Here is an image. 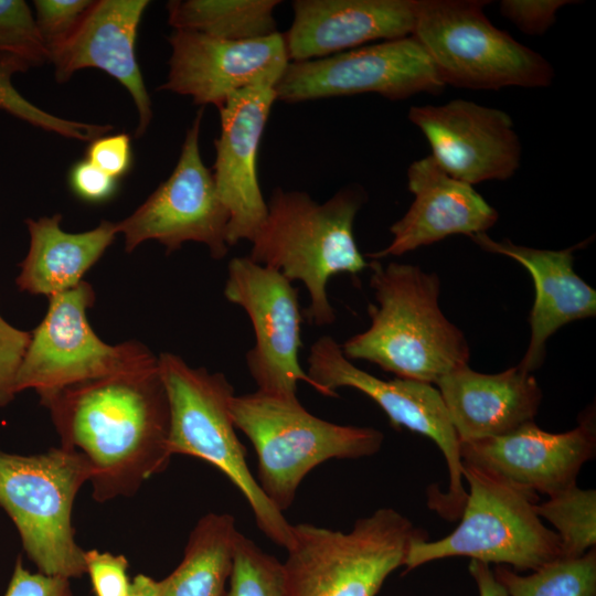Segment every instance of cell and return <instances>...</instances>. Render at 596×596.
<instances>
[{
  "mask_svg": "<svg viewBox=\"0 0 596 596\" xmlns=\"http://www.w3.org/2000/svg\"><path fill=\"white\" fill-rule=\"evenodd\" d=\"M40 403L49 409L61 447L87 461L97 502L134 496L170 462V408L159 361L66 386Z\"/></svg>",
  "mask_w": 596,
  "mask_h": 596,
  "instance_id": "cell-1",
  "label": "cell"
},
{
  "mask_svg": "<svg viewBox=\"0 0 596 596\" xmlns=\"http://www.w3.org/2000/svg\"><path fill=\"white\" fill-rule=\"evenodd\" d=\"M368 267L376 305L368 306L370 327L340 344L345 358L433 385L468 364V341L439 308L440 281L435 273L377 259Z\"/></svg>",
  "mask_w": 596,
  "mask_h": 596,
  "instance_id": "cell-2",
  "label": "cell"
},
{
  "mask_svg": "<svg viewBox=\"0 0 596 596\" xmlns=\"http://www.w3.org/2000/svg\"><path fill=\"white\" fill-rule=\"evenodd\" d=\"M366 201L364 190L349 185L324 203L307 192L275 188L267 202V216L252 240L249 258L299 280L310 302L304 316L310 324L336 321L327 285L338 274L356 275L369 263L358 248L353 225Z\"/></svg>",
  "mask_w": 596,
  "mask_h": 596,
  "instance_id": "cell-3",
  "label": "cell"
},
{
  "mask_svg": "<svg viewBox=\"0 0 596 596\" xmlns=\"http://www.w3.org/2000/svg\"><path fill=\"white\" fill-rule=\"evenodd\" d=\"M231 415L252 443L258 460L257 482L284 513L302 479L330 459H358L376 454L383 434L372 427L340 425L308 412L298 397L255 391L234 395Z\"/></svg>",
  "mask_w": 596,
  "mask_h": 596,
  "instance_id": "cell-4",
  "label": "cell"
},
{
  "mask_svg": "<svg viewBox=\"0 0 596 596\" xmlns=\"http://www.w3.org/2000/svg\"><path fill=\"white\" fill-rule=\"evenodd\" d=\"M158 361L169 400L171 455L192 456L222 471L249 504L258 529L287 550L292 524L268 500L248 468L231 415L235 391L228 379L221 372L190 366L171 352L160 353Z\"/></svg>",
  "mask_w": 596,
  "mask_h": 596,
  "instance_id": "cell-5",
  "label": "cell"
},
{
  "mask_svg": "<svg viewBox=\"0 0 596 596\" xmlns=\"http://www.w3.org/2000/svg\"><path fill=\"white\" fill-rule=\"evenodd\" d=\"M291 533L281 563L284 596H375L424 536L391 508L358 519L350 532L299 523Z\"/></svg>",
  "mask_w": 596,
  "mask_h": 596,
  "instance_id": "cell-6",
  "label": "cell"
},
{
  "mask_svg": "<svg viewBox=\"0 0 596 596\" xmlns=\"http://www.w3.org/2000/svg\"><path fill=\"white\" fill-rule=\"evenodd\" d=\"M462 479L469 491L459 525L437 541L416 539L403 565L407 571L454 556L534 571L563 557L558 535L535 511L534 492L467 461H462Z\"/></svg>",
  "mask_w": 596,
  "mask_h": 596,
  "instance_id": "cell-7",
  "label": "cell"
},
{
  "mask_svg": "<svg viewBox=\"0 0 596 596\" xmlns=\"http://www.w3.org/2000/svg\"><path fill=\"white\" fill-rule=\"evenodd\" d=\"M89 478L84 457L61 446L36 455L0 448V507L40 573L68 579L86 573L85 550L75 541L72 511Z\"/></svg>",
  "mask_w": 596,
  "mask_h": 596,
  "instance_id": "cell-8",
  "label": "cell"
},
{
  "mask_svg": "<svg viewBox=\"0 0 596 596\" xmlns=\"http://www.w3.org/2000/svg\"><path fill=\"white\" fill-rule=\"evenodd\" d=\"M485 0H418L412 35L447 85L501 89L551 85L554 68L534 50L494 26Z\"/></svg>",
  "mask_w": 596,
  "mask_h": 596,
  "instance_id": "cell-9",
  "label": "cell"
},
{
  "mask_svg": "<svg viewBox=\"0 0 596 596\" xmlns=\"http://www.w3.org/2000/svg\"><path fill=\"white\" fill-rule=\"evenodd\" d=\"M47 299L46 313L31 331L17 374V394L34 390L41 400L70 385L158 363V356L139 341L108 344L99 339L87 319L95 302L89 283L83 280Z\"/></svg>",
  "mask_w": 596,
  "mask_h": 596,
  "instance_id": "cell-10",
  "label": "cell"
},
{
  "mask_svg": "<svg viewBox=\"0 0 596 596\" xmlns=\"http://www.w3.org/2000/svg\"><path fill=\"white\" fill-rule=\"evenodd\" d=\"M307 361V374L320 394L337 397V389H355L372 398L394 427H405L435 441L448 466L449 489L443 494H429V505L446 519L461 514L467 491L460 441L437 387L415 380L379 379L355 366L330 336L312 343Z\"/></svg>",
  "mask_w": 596,
  "mask_h": 596,
  "instance_id": "cell-11",
  "label": "cell"
},
{
  "mask_svg": "<svg viewBox=\"0 0 596 596\" xmlns=\"http://www.w3.org/2000/svg\"><path fill=\"white\" fill-rule=\"evenodd\" d=\"M203 110L201 107L187 130L169 178L129 216L116 223L127 253L150 240L163 245L167 254L187 242L204 244L214 259H222L228 253L230 213L200 152Z\"/></svg>",
  "mask_w": 596,
  "mask_h": 596,
  "instance_id": "cell-12",
  "label": "cell"
},
{
  "mask_svg": "<svg viewBox=\"0 0 596 596\" xmlns=\"http://www.w3.org/2000/svg\"><path fill=\"white\" fill-rule=\"evenodd\" d=\"M445 87L428 53L409 35L289 62L274 88L276 100L295 104L365 93L402 100L421 93L439 94Z\"/></svg>",
  "mask_w": 596,
  "mask_h": 596,
  "instance_id": "cell-13",
  "label": "cell"
},
{
  "mask_svg": "<svg viewBox=\"0 0 596 596\" xmlns=\"http://www.w3.org/2000/svg\"><path fill=\"white\" fill-rule=\"evenodd\" d=\"M224 297L243 308L252 322L255 344L245 361L257 391L297 397L302 381L318 392L299 363L302 313L292 283L248 256L234 257L227 265Z\"/></svg>",
  "mask_w": 596,
  "mask_h": 596,
  "instance_id": "cell-14",
  "label": "cell"
},
{
  "mask_svg": "<svg viewBox=\"0 0 596 596\" xmlns=\"http://www.w3.org/2000/svg\"><path fill=\"white\" fill-rule=\"evenodd\" d=\"M167 81L159 91L190 96L217 109L233 94L257 85L274 86L289 61L284 33L226 41L189 30H173Z\"/></svg>",
  "mask_w": 596,
  "mask_h": 596,
  "instance_id": "cell-15",
  "label": "cell"
},
{
  "mask_svg": "<svg viewBox=\"0 0 596 596\" xmlns=\"http://www.w3.org/2000/svg\"><path fill=\"white\" fill-rule=\"evenodd\" d=\"M408 119L427 139L432 157L450 177L470 185L510 179L522 146L512 118L471 100L412 106Z\"/></svg>",
  "mask_w": 596,
  "mask_h": 596,
  "instance_id": "cell-16",
  "label": "cell"
},
{
  "mask_svg": "<svg viewBox=\"0 0 596 596\" xmlns=\"http://www.w3.org/2000/svg\"><path fill=\"white\" fill-rule=\"evenodd\" d=\"M276 102L274 86L242 89L219 108L221 131L214 140L213 178L217 193L230 213L228 246L252 242L267 216L257 175L259 142Z\"/></svg>",
  "mask_w": 596,
  "mask_h": 596,
  "instance_id": "cell-17",
  "label": "cell"
},
{
  "mask_svg": "<svg viewBox=\"0 0 596 596\" xmlns=\"http://www.w3.org/2000/svg\"><path fill=\"white\" fill-rule=\"evenodd\" d=\"M595 446V419L589 412L565 433L543 430L530 421L501 436L460 443V456L519 488L551 497L576 485Z\"/></svg>",
  "mask_w": 596,
  "mask_h": 596,
  "instance_id": "cell-18",
  "label": "cell"
},
{
  "mask_svg": "<svg viewBox=\"0 0 596 596\" xmlns=\"http://www.w3.org/2000/svg\"><path fill=\"white\" fill-rule=\"evenodd\" d=\"M148 0H98L75 32L49 53L58 84L83 68H99L130 94L138 114L136 137L152 119L151 99L136 56L138 28Z\"/></svg>",
  "mask_w": 596,
  "mask_h": 596,
  "instance_id": "cell-19",
  "label": "cell"
},
{
  "mask_svg": "<svg viewBox=\"0 0 596 596\" xmlns=\"http://www.w3.org/2000/svg\"><path fill=\"white\" fill-rule=\"evenodd\" d=\"M292 9L286 47L302 62L412 35L418 0H295Z\"/></svg>",
  "mask_w": 596,
  "mask_h": 596,
  "instance_id": "cell-20",
  "label": "cell"
},
{
  "mask_svg": "<svg viewBox=\"0 0 596 596\" xmlns=\"http://www.w3.org/2000/svg\"><path fill=\"white\" fill-rule=\"evenodd\" d=\"M407 187L414 200L390 227L391 243L366 257L401 256L451 235L485 233L498 221L496 209L472 185L447 174L430 155L411 163Z\"/></svg>",
  "mask_w": 596,
  "mask_h": 596,
  "instance_id": "cell-21",
  "label": "cell"
},
{
  "mask_svg": "<svg viewBox=\"0 0 596 596\" xmlns=\"http://www.w3.org/2000/svg\"><path fill=\"white\" fill-rule=\"evenodd\" d=\"M483 251L508 256L532 276L535 298L529 316L530 341L518 364L523 371L538 370L546 354V342L561 327L596 315V290L574 269V254L584 243L551 251L493 241L486 233L469 236Z\"/></svg>",
  "mask_w": 596,
  "mask_h": 596,
  "instance_id": "cell-22",
  "label": "cell"
},
{
  "mask_svg": "<svg viewBox=\"0 0 596 596\" xmlns=\"http://www.w3.org/2000/svg\"><path fill=\"white\" fill-rule=\"evenodd\" d=\"M460 443L508 434L533 421L542 400L532 373L513 366L480 373L457 368L436 384Z\"/></svg>",
  "mask_w": 596,
  "mask_h": 596,
  "instance_id": "cell-23",
  "label": "cell"
},
{
  "mask_svg": "<svg viewBox=\"0 0 596 596\" xmlns=\"http://www.w3.org/2000/svg\"><path fill=\"white\" fill-rule=\"evenodd\" d=\"M61 221V214L24 221L30 242L15 278L20 291L49 298L76 287L118 234L107 220L81 233L63 231Z\"/></svg>",
  "mask_w": 596,
  "mask_h": 596,
  "instance_id": "cell-24",
  "label": "cell"
},
{
  "mask_svg": "<svg viewBox=\"0 0 596 596\" xmlns=\"http://www.w3.org/2000/svg\"><path fill=\"white\" fill-rule=\"evenodd\" d=\"M238 534L233 515H203L189 535L179 565L157 581V596H225Z\"/></svg>",
  "mask_w": 596,
  "mask_h": 596,
  "instance_id": "cell-25",
  "label": "cell"
},
{
  "mask_svg": "<svg viewBox=\"0 0 596 596\" xmlns=\"http://www.w3.org/2000/svg\"><path fill=\"white\" fill-rule=\"evenodd\" d=\"M279 0H172L168 22L174 30H189L226 40L246 41L277 31L274 10Z\"/></svg>",
  "mask_w": 596,
  "mask_h": 596,
  "instance_id": "cell-26",
  "label": "cell"
},
{
  "mask_svg": "<svg viewBox=\"0 0 596 596\" xmlns=\"http://www.w3.org/2000/svg\"><path fill=\"white\" fill-rule=\"evenodd\" d=\"M509 596H596V552L578 557H561L529 575L502 565L493 572Z\"/></svg>",
  "mask_w": 596,
  "mask_h": 596,
  "instance_id": "cell-27",
  "label": "cell"
},
{
  "mask_svg": "<svg viewBox=\"0 0 596 596\" xmlns=\"http://www.w3.org/2000/svg\"><path fill=\"white\" fill-rule=\"evenodd\" d=\"M535 511L557 532L563 557L584 555L596 543V492L576 485L535 504Z\"/></svg>",
  "mask_w": 596,
  "mask_h": 596,
  "instance_id": "cell-28",
  "label": "cell"
},
{
  "mask_svg": "<svg viewBox=\"0 0 596 596\" xmlns=\"http://www.w3.org/2000/svg\"><path fill=\"white\" fill-rule=\"evenodd\" d=\"M29 68L26 64L17 60L0 63V110L38 128L81 141H92L113 129L110 125L64 119L39 108L12 83L14 74L26 72Z\"/></svg>",
  "mask_w": 596,
  "mask_h": 596,
  "instance_id": "cell-29",
  "label": "cell"
},
{
  "mask_svg": "<svg viewBox=\"0 0 596 596\" xmlns=\"http://www.w3.org/2000/svg\"><path fill=\"white\" fill-rule=\"evenodd\" d=\"M225 596H284L281 563L241 532Z\"/></svg>",
  "mask_w": 596,
  "mask_h": 596,
  "instance_id": "cell-30",
  "label": "cell"
},
{
  "mask_svg": "<svg viewBox=\"0 0 596 596\" xmlns=\"http://www.w3.org/2000/svg\"><path fill=\"white\" fill-rule=\"evenodd\" d=\"M9 60L30 68L49 62L34 13L24 0H0V63Z\"/></svg>",
  "mask_w": 596,
  "mask_h": 596,
  "instance_id": "cell-31",
  "label": "cell"
},
{
  "mask_svg": "<svg viewBox=\"0 0 596 596\" xmlns=\"http://www.w3.org/2000/svg\"><path fill=\"white\" fill-rule=\"evenodd\" d=\"M92 0H35L34 18L50 53L78 28L93 6Z\"/></svg>",
  "mask_w": 596,
  "mask_h": 596,
  "instance_id": "cell-32",
  "label": "cell"
},
{
  "mask_svg": "<svg viewBox=\"0 0 596 596\" xmlns=\"http://www.w3.org/2000/svg\"><path fill=\"white\" fill-rule=\"evenodd\" d=\"M84 562L95 596L129 595V563L123 554L88 550L84 552Z\"/></svg>",
  "mask_w": 596,
  "mask_h": 596,
  "instance_id": "cell-33",
  "label": "cell"
},
{
  "mask_svg": "<svg viewBox=\"0 0 596 596\" xmlns=\"http://www.w3.org/2000/svg\"><path fill=\"white\" fill-rule=\"evenodd\" d=\"M31 339V331L21 330L0 315V407L15 397V379Z\"/></svg>",
  "mask_w": 596,
  "mask_h": 596,
  "instance_id": "cell-34",
  "label": "cell"
},
{
  "mask_svg": "<svg viewBox=\"0 0 596 596\" xmlns=\"http://www.w3.org/2000/svg\"><path fill=\"white\" fill-rule=\"evenodd\" d=\"M573 0H503L500 13L529 35L545 33L556 20L557 11Z\"/></svg>",
  "mask_w": 596,
  "mask_h": 596,
  "instance_id": "cell-35",
  "label": "cell"
},
{
  "mask_svg": "<svg viewBox=\"0 0 596 596\" xmlns=\"http://www.w3.org/2000/svg\"><path fill=\"white\" fill-rule=\"evenodd\" d=\"M86 159L111 178L126 174L131 166V142L127 134L103 135L87 147Z\"/></svg>",
  "mask_w": 596,
  "mask_h": 596,
  "instance_id": "cell-36",
  "label": "cell"
},
{
  "mask_svg": "<svg viewBox=\"0 0 596 596\" xmlns=\"http://www.w3.org/2000/svg\"><path fill=\"white\" fill-rule=\"evenodd\" d=\"M4 596H72V590L68 578L31 573L19 557Z\"/></svg>",
  "mask_w": 596,
  "mask_h": 596,
  "instance_id": "cell-37",
  "label": "cell"
},
{
  "mask_svg": "<svg viewBox=\"0 0 596 596\" xmlns=\"http://www.w3.org/2000/svg\"><path fill=\"white\" fill-rule=\"evenodd\" d=\"M73 192L87 202H103L113 196L117 180L98 169L87 159L76 162L70 171Z\"/></svg>",
  "mask_w": 596,
  "mask_h": 596,
  "instance_id": "cell-38",
  "label": "cell"
},
{
  "mask_svg": "<svg viewBox=\"0 0 596 596\" xmlns=\"http://www.w3.org/2000/svg\"><path fill=\"white\" fill-rule=\"evenodd\" d=\"M469 573L475 579L479 596H509L505 588L494 576L489 564L471 560Z\"/></svg>",
  "mask_w": 596,
  "mask_h": 596,
  "instance_id": "cell-39",
  "label": "cell"
},
{
  "mask_svg": "<svg viewBox=\"0 0 596 596\" xmlns=\"http://www.w3.org/2000/svg\"><path fill=\"white\" fill-rule=\"evenodd\" d=\"M128 596H157V581L145 574H138L131 581Z\"/></svg>",
  "mask_w": 596,
  "mask_h": 596,
  "instance_id": "cell-40",
  "label": "cell"
}]
</instances>
